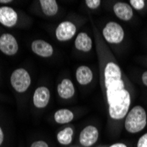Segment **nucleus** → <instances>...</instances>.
Listing matches in <instances>:
<instances>
[{
	"mask_svg": "<svg viewBox=\"0 0 147 147\" xmlns=\"http://www.w3.org/2000/svg\"><path fill=\"white\" fill-rule=\"evenodd\" d=\"M104 78L109 115L114 120H121L127 115L130 106V95L125 89L121 69L113 62L108 63Z\"/></svg>",
	"mask_w": 147,
	"mask_h": 147,
	"instance_id": "1",
	"label": "nucleus"
},
{
	"mask_svg": "<svg viewBox=\"0 0 147 147\" xmlns=\"http://www.w3.org/2000/svg\"><path fill=\"white\" fill-rule=\"evenodd\" d=\"M147 123V114L141 106H135L131 109L125 118V129L131 134H136L142 131Z\"/></svg>",
	"mask_w": 147,
	"mask_h": 147,
	"instance_id": "2",
	"label": "nucleus"
},
{
	"mask_svg": "<svg viewBox=\"0 0 147 147\" xmlns=\"http://www.w3.org/2000/svg\"><path fill=\"white\" fill-rule=\"evenodd\" d=\"M11 85L16 92H25L31 85V77L24 68L16 69L11 75Z\"/></svg>",
	"mask_w": 147,
	"mask_h": 147,
	"instance_id": "3",
	"label": "nucleus"
},
{
	"mask_svg": "<svg viewBox=\"0 0 147 147\" xmlns=\"http://www.w3.org/2000/svg\"><path fill=\"white\" fill-rule=\"evenodd\" d=\"M102 35L109 43L118 44L123 41L124 31L120 24L111 21L103 28Z\"/></svg>",
	"mask_w": 147,
	"mask_h": 147,
	"instance_id": "4",
	"label": "nucleus"
},
{
	"mask_svg": "<svg viewBox=\"0 0 147 147\" xmlns=\"http://www.w3.org/2000/svg\"><path fill=\"white\" fill-rule=\"evenodd\" d=\"M100 132L94 125L86 126L79 133V144L83 147H91L95 144L99 139Z\"/></svg>",
	"mask_w": 147,
	"mask_h": 147,
	"instance_id": "5",
	"label": "nucleus"
},
{
	"mask_svg": "<svg viewBox=\"0 0 147 147\" xmlns=\"http://www.w3.org/2000/svg\"><path fill=\"white\" fill-rule=\"evenodd\" d=\"M0 50L6 56H14L19 50L16 38L11 34H3L0 36Z\"/></svg>",
	"mask_w": 147,
	"mask_h": 147,
	"instance_id": "6",
	"label": "nucleus"
},
{
	"mask_svg": "<svg viewBox=\"0 0 147 147\" xmlns=\"http://www.w3.org/2000/svg\"><path fill=\"white\" fill-rule=\"evenodd\" d=\"M77 28L71 21L61 22L56 29V37L59 42H67L75 35Z\"/></svg>",
	"mask_w": 147,
	"mask_h": 147,
	"instance_id": "7",
	"label": "nucleus"
},
{
	"mask_svg": "<svg viewBox=\"0 0 147 147\" xmlns=\"http://www.w3.org/2000/svg\"><path fill=\"white\" fill-rule=\"evenodd\" d=\"M50 100V92L46 86L38 87L33 95V103L37 109H44Z\"/></svg>",
	"mask_w": 147,
	"mask_h": 147,
	"instance_id": "8",
	"label": "nucleus"
},
{
	"mask_svg": "<svg viewBox=\"0 0 147 147\" xmlns=\"http://www.w3.org/2000/svg\"><path fill=\"white\" fill-rule=\"evenodd\" d=\"M18 21L17 11L9 6L0 7V23L7 28L15 26Z\"/></svg>",
	"mask_w": 147,
	"mask_h": 147,
	"instance_id": "9",
	"label": "nucleus"
},
{
	"mask_svg": "<svg viewBox=\"0 0 147 147\" xmlns=\"http://www.w3.org/2000/svg\"><path fill=\"white\" fill-rule=\"evenodd\" d=\"M32 51L39 57H50L54 54V49L52 45L43 40H35L31 44Z\"/></svg>",
	"mask_w": 147,
	"mask_h": 147,
	"instance_id": "10",
	"label": "nucleus"
},
{
	"mask_svg": "<svg viewBox=\"0 0 147 147\" xmlns=\"http://www.w3.org/2000/svg\"><path fill=\"white\" fill-rule=\"evenodd\" d=\"M113 10L116 17L123 21H129L133 17V10L127 3L118 2L114 5Z\"/></svg>",
	"mask_w": 147,
	"mask_h": 147,
	"instance_id": "11",
	"label": "nucleus"
},
{
	"mask_svg": "<svg viewBox=\"0 0 147 147\" xmlns=\"http://www.w3.org/2000/svg\"><path fill=\"white\" fill-rule=\"evenodd\" d=\"M57 92L60 98L63 100L71 99L75 94V87L71 80L64 78L57 86Z\"/></svg>",
	"mask_w": 147,
	"mask_h": 147,
	"instance_id": "12",
	"label": "nucleus"
},
{
	"mask_svg": "<svg viewBox=\"0 0 147 147\" xmlns=\"http://www.w3.org/2000/svg\"><path fill=\"white\" fill-rule=\"evenodd\" d=\"M75 77L77 81L81 86H87L89 85L93 78L92 71L86 65H80L76 70Z\"/></svg>",
	"mask_w": 147,
	"mask_h": 147,
	"instance_id": "13",
	"label": "nucleus"
},
{
	"mask_svg": "<svg viewBox=\"0 0 147 147\" xmlns=\"http://www.w3.org/2000/svg\"><path fill=\"white\" fill-rule=\"evenodd\" d=\"M75 48L82 52H89L92 48V38L85 32L79 33L74 42Z\"/></svg>",
	"mask_w": 147,
	"mask_h": 147,
	"instance_id": "14",
	"label": "nucleus"
},
{
	"mask_svg": "<svg viewBox=\"0 0 147 147\" xmlns=\"http://www.w3.org/2000/svg\"><path fill=\"white\" fill-rule=\"evenodd\" d=\"M74 119V114L67 109H61L54 114V120L58 124H66L71 123Z\"/></svg>",
	"mask_w": 147,
	"mask_h": 147,
	"instance_id": "15",
	"label": "nucleus"
},
{
	"mask_svg": "<svg viewBox=\"0 0 147 147\" xmlns=\"http://www.w3.org/2000/svg\"><path fill=\"white\" fill-rule=\"evenodd\" d=\"M74 135V130L71 127H66L61 129L57 135V139L61 145H69L71 144Z\"/></svg>",
	"mask_w": 147,
	"mask_h": 147,
	"instance_id": "16",
	"label": "nucleus"
},
{
	"mask_svg": "<svg viewBox=\"0 0 147 147\" xmlns=\"http://www.w3.org/2000/svg\"><path fill=\"white\" fill-rule=\"evenodd\" d=\"M40 5L47 16H55L58 11V5L56 0H41Z\"/></svg>",
	"mask_w": 147,
	"mask_h": 147,
	"instance_id": "17",
	"label": "nucleus"
},
{
	"mask_svg": "<svg viewBox=\"0 0 147 147\" xmlns=\"http://www.w3.org/2000/svg\"><path fill=\"white\" fill-rule=\"evenodd\" d=\"M129 3L133 8L138 10V11L142 10L145 6V2L144 1V0H130Z\"/></svg>",
	"mask_w": 147,
	"mask_h": 147,
	"instance_id": "18",
	"label": "nucleus"
},
{
	"mask_svg": "<svg viewBox=\"0 0 147 147\" xmlns=\"http://www.w3.org/2000/svg\"><path fill=\"white\" fill-rule=\"evenodd\" d=\"M85 3L88 8H90L92 10H95L100 7L101 1L100 0H86Z\"/></svg>",
	"mask_w": 147,
	"mask_h": 147,
	"instance_id": "19",
	"label": "nucleus"
},
{
	"mask_svg": "<svg viewBox=\"0 0 147 147\" xmlns=\"http://www.w3.org/2000/svg\"><path fill=\"white\" fill-rule=\"evenodd\" d=\"M137 147H147V133L139 138L137 144Z\"/></svg>",
	"mask_w": 147,
	"mask_h": 147,
	"instance_id": "20",
	"label": "nucleus"
},
{
	"mask_svg": "<svg viewBox=\"0 0 147 147\" xmlns=\"http://www.w3.org/2000/svg\"><path fill=\"white\" fill-rule=\"evenodd\" d=\"M30 147H49V144L45 142V141H42V140H38V141H35L34 142Z\"/></svg>",
	"mask_w": 147,
	"mask_h": 147,
	"instance_id": "21",
	"label": "nucleus"
},
{
	"mask_svg": "<svg viewBox=\"0 0 147 147\" xmlns=\"http://www.w3.org/2000/svg\"><path fill=\"white\" fill-rule=\"evenodd\" d=\"M142 81H143L144 85L147 86V71L143 73V75H142Z\"/></svg>",
	"mask_w": 147,
	"mask_h": 147,
	"instance_id": "22",
	"label": "nucleus"
},
{
	"mask_svg": "<svg viewBox=\"0 0 147 147\" xmlns=\"http://www.w3.org/2000/svg\"><path fill=\"white\" fill-rule=\"evenodd\" d=\"M4 139H5L4 131H3V129H1V127H0V146H1V144H3V142H4Z\"/></svg>",
	"mask_w": 147,
	"mask_h": 147,
	"instance_id": "23",
	"label": "nucleus"
},
{
	"mask_svg": "<svg viewBox=\"0 0 147 147\" xmlns=\"http://www.w3.org/2000/svg\"><path fill=\"white\" fill-rule=\"evenodd\" d=\"M109 147H128V146L123 143H115V144H111Z\"/></svg>",
	"mask_w": 147,
	"mask_h": 147,
	"instance_id": "24",
	"label": "nucleus"
},
{
	"mask_svg": "<svg viewBox=\"0 0 147 147\" xmlns=\"http://www.w3.org/2000/svg\"><path fill=\"white\" fill-rule=\"evenodd\" d=\"M11 2V0H0V3L1 4H9Z\"/></svg>",
	"mask_w": 147,
	"mask_h": 147,
	"instance_id": "25",
	"label": "nucleus"
},
{
	"mask_svg": "<svg viewBox=\"0 0 147 147\" xmlns=\"http://www.w3.org/2000/svg\"><path fill=\"white\" fill-rule=\"evenodd\" d=\"M72 147H79V146H72Z\"/></svg>",
	"mask_w": 147,
	"mask_h": 147,
	"instance_id": "26",
	"label": "nucleus"
}]
</instances>
